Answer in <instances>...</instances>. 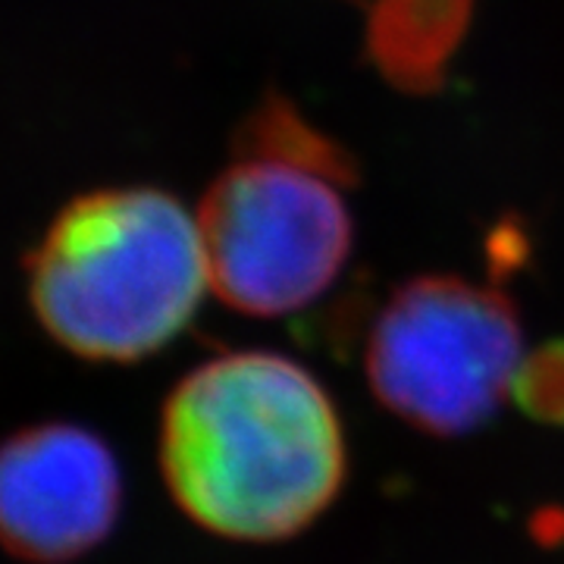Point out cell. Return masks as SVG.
<instances>
[{"label": "cell", "mask_w": 564, "mask_h": 564, "mask_svg": "<svg viewBox=\"0 0 564 564\" xmlns=\"http://www.w3.org/2000/svg\"><path fill=\"white\" fill-rule=\"evenodd\" d=\"M351 154L285 98L248 117L198 207L210 292L248 317H285L339 280L355 248Z\"/></svg>", "instance_id": "2"}, {"label": "cell", "mask_w": 564, "mask_h": 564, "mask_svg": "<svg viewBox=\"0 0 564 564\" xmlns=\"http://www.w3.org/2000/svg\"><path fill=\"white\" fill-rule=\"evenodd\" d=\"M120 502L113 452L82 426L41 423L0 443V545L13 558H79L113 530Z\"/></svg>", "instance_id": "5"}, {"label": "cell", "mask_w": 564, "mask_h": 564, "mask_svg": "<svg viewBox=\"0 0 564 564\" xmlns=\"http://www.w3.org/2000/svg\"><path fill=\"white\" fill-rule=\"evenodd\" d=\"M25 267L44 333L88 361L129 364L161 351L210 289L198 217L154 185L73 198Z\"/></svg>", "instance_id": "3"}, {"label": "cell", "mask_w": 564, "mask_h": 564, "mask_svg": "<svg viewBox=\"0 0 564 564\" xmlns=\"http://www.w3.org/2000/svg\"><path fill=\"white\" fill-rule=\"evenodd\" d=\"M161 470L198 527L239 543H280L336 502L343 421L307 367L273 351H232L170 392Z\"/></svg>", "instance_id": "1"}, {"label": "cell", "mask_w": 564, "mask_h": 564, "mask_svg": "<svg viewBox=\"0 0 564 564\" xmlns=\"http://www.w3.org/2000/svg\"><path fill=\"white\" fill-rule=\"evenodd\" d=\"M524 361L511 299L452 273L402 282L380 307L364 351L377 402L430 436L484 426L514 392Z\"/></svg>", "instance_id": "4"}, {"label": "cell", "mask_w": 564, "mask_h": 564, "mask_svg": "<svg viewBox=\"0 0 564 564\" xmlns=\"http://www.w3.org/2000/svg\"><path fill=\"white\" fill-rule=\"evenodd\" d=\"M467 0H383L370 22V47L392 79L426 88L440 79V54L452 47L464 29Z\"/></svg>", "instance_id": "6"}]
</instances>
